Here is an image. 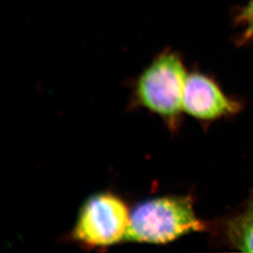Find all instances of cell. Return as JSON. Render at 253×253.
<instances>
[{
    "mask_svg": "<svg viewBox=\"0 0 253 253\" xmlns=\"http://www.w3.org/2000/svg\"><path fill=\"white\" fill-rule=\"evenodd\" d=\"M205 229V223L194 212L190 197H163L142 203L134 209L123 240L166 244Z\"/></svg>",
    "mask_w": 253,
    "mask_h": 253,
    "instance_id": "1",
    "label": "cell"
},
{
    "mask_svg": "<svg viewBox=\"0 0 253 253\" xmlns=\"http://www.w3.org/2000/svg\"><path fill=\"white\" fill-rule=\"evenodd\" d=\"M186 70L181 57L173 51L160 53L137 83L139 100L146 108L166 117H174L183 109Z\"/></svg>",
    "mask_w": 253,
    "mask_h": 253,
    "instance_id": "2",
    "label": "cell"
},
{
    "mask_svg": "<svg viewBox=\"0 0 253 253\" xmlns=\"http://www.w3.org/2000/svg\"><path fill=\"white\" fill-rule=\"evenodd\" d=\"M129 218L121 199L112 194H98L84 203L73 235L89 246H110L124 239Z\"/></svg>",
    "mask_w": 253,
    "mask_h": 253,
    "instance_id": "3",
    "label": "cell"
},
{
    "mask_svg": "<svg viewBox=\"0 0 253 253\" xmlns=\"http://www.w3.org/2000/svg\"><path fill=\"white\" fill-rule=\"evenodd\" d=\"M241 108L240 103L228 98L205 75H188L183 95V109L187 113L198 119L214 120L239 113Z\"/></svg>",
    "mask_w": 253,
    "mask_h": 253,
    "instance_id": "4",
    "label": "cell"
},
{
    "mask_svg": "<svg viewBox=\"0 0 253 253\" xmlns=\"http://www.w3.org/2000/svg\"><path fill=\"white\" fill-rule=\"evenodd\" d=\"M227 236L237 249L253 253V198L241 214L229 220Z\"/></svg>",
    "mask_w": 253,
    "mask_h": 253,
    "instance_id": "5",
    "label": "cell"
},
{
    "mask_svg": "<svg viewBox=\"0 0 253 253\" xmlns=\"http://www.w3.org/2000/svg\"><path fill=\"white\" fill-rule=\"evenodd\" d=\"M239 22L244 25V32L239 39V43H246L253 39V12L252 14L239 19Z\"/></svg>",
    "mask_w": 253,
    "mask_h": 253,
    "instance_id": "6",
    "label": "cell"
},
{
    "mask_svg": "<svg viewBox=\"0 0 253 253\" xmlns=\"http://www.w3.org/2000/svg\"><path fill=\"white\" fill-rule=\"evenodd\" d=\"M253 12V0H249L248 4L242 9L241 12L238 16V20L241 19L243 17H247L249 15L252 14Z\"/></svg>",
    "mask_w": 253,
    "mask_h": 253,
    "instance_id": "7",
    "label": "cell"
}]
</instances>
